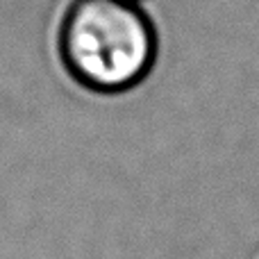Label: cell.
<instances>
[{"mask_svg": "<svg viewBox=\"0 0 259 259\" xmlns=\"http://www.w3.org/2000/svg\"><path fill=\"white\" fill-rule=\"evenodd\" d=\"M59 57L68 75L94 94L132 91L157 62V30L132 0H73L59 25Z\"/></svg>", "mask_w": 259, "mask_h": 259, "instance_id": "1", "label": "cell"}, {"mask_svg": "<svg viewBox=\"0 0 259 259\" xmlns=\"http://www.w3.org/2000/svg\"><path fill=\"white\" fill-rule=\"evenodd\" d=\"M132 3H137V0H132Z\"/></svg>", "mask_w": 259, "mask_h": 259, "instance_id": "2", "label": "cell"}]
</instances>
